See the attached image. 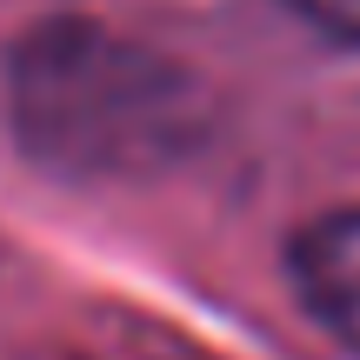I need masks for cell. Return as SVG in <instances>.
Masks as SVG:
<instances>
[{
  "label": "cell",
  "mask_w": 360,
  "mask_h": 360,
  "mask_svg": "<svg viewBox=\"0 0 360 360\" xmlns=\"http://www.w3.org/2000/svg\"><path fill=\"white\" fill-rule=\"evenodd\" d=\"M294 287L314 321L360 354V207H340V214H321L314 227H300Z\"/></svg>",
  "instance_id": "obj_2"
},
{
  "label": "cell",
  "mask_w": 360,
  "mask_h": 360,
  "mask_svg": "<svg viewBox=\"0 0 360 360\" xmlns=\"http://www.w3.org/2000/svg\"><path fill=\"white\" fill-rule=\"evenodd\" d=\"M13 134L67 180H141L200 141V87L187 67L94 20H47L7 67Z\"/></svg>",
  "instance_id": "obj_1"
},
{
  "label": "cell",
  "mask_w": 360,
  "mask_h": 360,
  "mask_svg": "<svg viewBox=\"0 0 360 360\" xmlns=\"http://www.w3.org/2000/svg\"><path fill=\"white\" fill-rule=\"evenodd\" d=\"M314 34L340 40V47H360V0H287Z\"/></svg>",
  "instance_id": "obj_3"
}]
</instances>
